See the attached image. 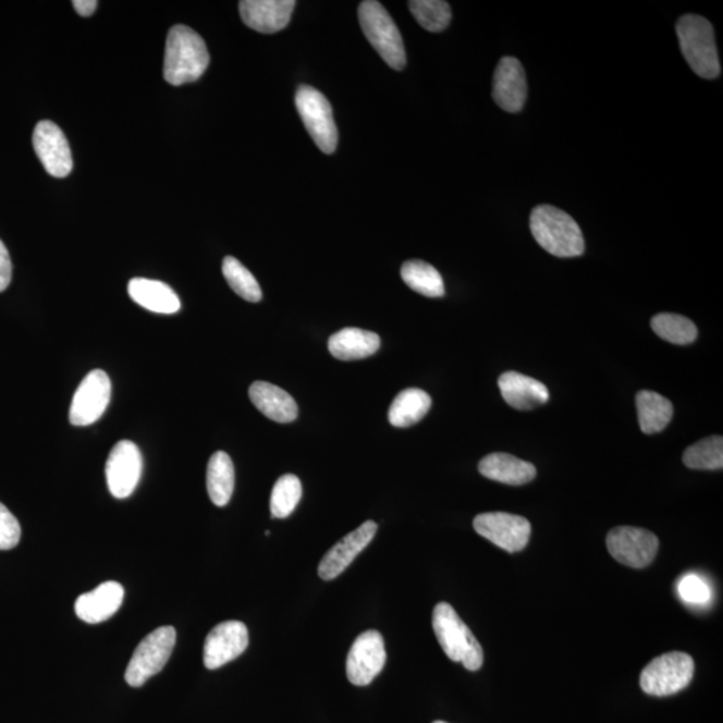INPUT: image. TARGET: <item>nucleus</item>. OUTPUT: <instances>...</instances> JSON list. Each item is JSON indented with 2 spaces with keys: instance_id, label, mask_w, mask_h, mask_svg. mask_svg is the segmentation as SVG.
I'll return each mask as SVG.
<instances>
[{
  "instance_id": "f704fd0d",
  "label": "nucleus",
  "mask_w": 723,
  "mask_h": 723,
  "mask_svg": "<svg viewBox=\"0 0 723 723\" xmlns=\"http://www.w3.org/2000/svg\"><path fill=\"white\" fill-rule=\"evenodd\" d=\"M21 534L20 522L0 503V551L13 550L20 544Z\"/></svg>"
},
{
  "instance_id": "2f4dec72",
  "label": "nucleus",
  "mask_w": 723,
  "mask_h": 723,
  "mask_svg": "<svg viewBox=\"0 0 723 723\" xmlns=\"http://www.w3.org/2000/svg\"><path fill=\"white\" fill-rule=\"evenodd\" d=\"M409 9L419 25L430 33L444 32L452 21L451 5L442 0H413Z\"/></svg>"
},
{
  "instance_id": "4be33fe9",
  "label": "nucleus",
  "mask_w": 723,
  "mask_h": 723,
  "mask_svg": "<svg viewBox=\"0 0 723 723\" xmlns=\"http://www.w3.org/2000/svg\"><path fill=\"white\" fill-rule=\"evenodd\" d=\"M249 399L267 418L279 424L293 422L297 405L293 396L275 384L258 381L250 384Z\"/></svg>"
},
{
  "instance_id": "5701e85b",
  "label": "nucleus",
  "mask_w": 723,
  "mask_h": 723,
  "mask_svg": "<svg viewBox=\"0 0 723 723\" xmlns=\"http://www.w3.org/2000/svg\"><path fill=\"white\" fill-rule=\"evenodd\" d=\"M127 293L133 302L151 313L171 315L181 308L177 294L159 280L134 278L127 284Z\"/></svg>"
},
{
  "instance_id": "39448f33",
  "label": "nucleus",
  "mask_w": 723,
  "mask_h": 723,
  "mask_svg": "<svg viewBox=\"0 0 723 723\" xmlns=\"http://www.w3.org/2000/svg\"><path fill=\"white\" fill-rule=\"evenodd\" d=\"M362 32L382 60L394 70L406 66V51L399 27L388 10L376 0L362 2L358 9Z\"/></svg>"
},
{
  "instance_id": "e433bc0d",
  "label": "nucleus",
  "mask_w": 723,
  "mask_h": 723,
  "mask_svg": "<svg viewBox=\"0 0 723 723\" xmlns=\"http://www.w3.org/2000/svg\"><path fill=\"white\" fill-rule=\"evenodd\" d=\"M72 4L81 16H91L97 10L98 2L96 0H73Z\"/></svg>"
},
{
  "instance_id": "2eb2a0df",
  "label": "nucleus",
  "mask_w": 723,
  "mask_h": 723,
  "mask_svg": "<svg viewBox=\"0 0 723 723\" xmlns=\"http://www.w3.org/2000/svg\"><path fill=\"white\" fill-rule=\"evenodd\" d=\"M248 629L238 621H226L212 628L204 644V664L209 670L220 669L235 661L247 650Z\"/></svg>"
},
{
  "instance_id": "b1692460",
  "label": "nucleus",
  "mask_w": 723,
  "mask_h": 723,
  "mask_svg": "<svg viewBox=\"0 0 723 723\" xmlns=\"http://www.w3.org/2000/svg\"><path fill=\"white\" fill-rule=\"evenodd\" d=\"M381 340L376 332L347 328L338 331L329 340L332 357L341 360H355L370 357L378 352Z\"/></svg>"
},
{
  "instance_id": "412c9836",
  "label": "nucleus",
  "mask_w": 723,
  "mask_h": 723,
  "mask_svg": "<svg viewBox=\"0 0 723 723\" xmlns=\"http://www.w3.org/2000/svg\"><path fill=\"white\" fill-rule=\"evenodd\" d=\"M478 470L489 480L515 487L526 486L538 475L534 464L506 453H492L483 457Z\"/></svg>"
},
{
  "instance_id": "ddd939ff",
  "label": "nucleus",
  "mask_w": 723,
  "mask_h": 723,
  "mask_svg": "<svg viewBox=\"0 0 723 723\" xmlns=\"http://www.w3.org/2000/svg\"><path fill=\"white\" fill-rule=\"evenodd\" d=\"M109 492L115 499H127L137 488L143 475V454L132 441H120L113 446L107 461Z\"/></svg>"
},
{
  "instance_id": "473e14b6",
  "label": "nucleus",
  "mask_w": 723,
  "mask_h": 723,
  "mask_svg": "<svg viewBox=\"0 0 723 723\" xmlns=\"http://www.w3.org/2000/svg\"><path fill=\"white\" fill-rule=\"evenodd\" d=\"M302 499V483L294 475H284L279 478L271 494V515L275 518H285L293 513Z\"/></svg>"
},
{
  "instance_id": "dca6fc26",
  "label": "nucleus",
  "mask_w": 723,
  "mask_h": 723,
  "mask_svg": "<svg viewBox=\"0 0 723 723\" xmlns=\"http://www.w3.org/2000/svg\"><path fill=\"white\" fill-rule=\"evenodd\" d=\"M377 529L378 526L375 522H366L359 528L346 535L341 541H338L320 562L319 576L323 580H334L345 573L355 557L375 539Z\"/></svg>"
},
{
  "instance_id": "c85d7f7f",
  "label": "nucleus",
  "mask_w": 723,
  "mask_h": 723,
  "mask_svg": "<svg viewBox=\"0 0 723 723\" xmlns=\"http://www.w3.org/2000/svg\"><path fill=\"white\" fill-rule=\"evenodd\" d=\"M651 328L662 340L679 346L690 345L698 336L697 326L678 314L655 315L651 320Z\"/></svg>"
},
{
  "instance_id": "f03ea898",
  "label": "nucleus",
  "mask_w": 723,
  "mask_h": 723,
  "mask_svg": "<svg viewBox=\"0 0 723 723\" xmlns=\"http://www.w3.org/2000/svg\"><path fill=\"white\" fill-rule=\"evenodd\" d=\"M530 232L548 254L557 258H576L585 254L586 244L580 226L562 209L536 207L530 215Z\"/></svg>"
},
{
  "instance_id": "c756f323",
  "label": "nucleus",
  "mask_w": 723,
  "mask_h": 723,
  "mask_svg": "<svg viewBox=\"0 0 723 723\" xmlns=\"http://www.w3.org/2000/svg\"><path fill=\"white\" fill-rule=\"evenodd\" d=\"M684 464L690 469L721 470L723 468L722 437H708L687 448L684 453Z\"/></svg>"
},
{
  "instance_id": "423d86ee",
  "label": "nucleus",
  "mask_w": 723,
  "mask_h": 723,
  "mask_svg": "<svg viewBox=\"0 0 723 723\" xmlns=\"http://www.w3.org/2000/svg\"><path fill=\"white\" fill-rule=\"evenodd\" d=\"M696 664L686 652H667L651 661L640 674V687L654 697H669L686 689L693 681Z\"/></svg>"
},
{
  "instance_id": "6ab92c4d",
  "label": "nucleus",
  "mask_w": 723,
  "mask_h": 723,
  "mask_svg": "<svg viewBox=\"0 0 723 723\" xmlns=\"http://www.w3.org/2000/svg\"><path fill=\"white\" fill-rule=\"evenodd\" d=\"M124 587L117 581H105L96 590L81 595L75 602V614L81 621L97 625L112 617L124 602Z\"/></svg>"
},
{
  "instance_id": "9d476101",
  "label": "nucleus",
  "mask_w": 723,
  "mask_h": 723,
  "mask_svg": "<svg viewBox=\"0 0 723 723\" xmlns=\"http://www.w3.org/2000/svg\"><path fill=\"white\" fill-rule=\"evenodd\" d=\"M474 527L482 538L510 553L523 551L532 532L526 517L505 512L481 513L475 518Z\"/></svg>"
},
{
  "instance_id": "393cba45",
  "label": "nucleus",
  "mask_w": 723,
  "mask_h": 723,
  "mask_svg": "<svg viewBox=\"0 0 723 723\" xmlns=\"http://www.w3.org/2000/svg\"><path fill=\"white\" fill-rule=\"evenodd\" d=\"M637 409L639 427L645 434H655L666 429L674 414L672 402L649 390H641L637 394Z\"/></svg>"
},
{
  "instance_id": "4468645a",
  "label": "nucleus",
  "mask_w": 723,
  "mask_h": 723,
  "mask_svg": "<svg viewBox=\"0 0 723 723\" xmlns=\"http://www.w3.org/2000/svg\"><path fill=\"white\" fill-rule=\"evenodd\" d=\"M35 154L52 177H68L73 171L72 150L65 134L51 121H40L33 134Z\"/></svg>"
},
{
  "instance_id": "aec40b11",
  "label": "nucleus",
  "mask_w": 723,
  "mask_h": 723,
  "mask_svg": "<svg viewBox=\"0 0 723 723\" xmlns=\"http://www.w3.org/2000/svg\"><path fill=\"white\" fill-rule=\"evenodd\" d=\"M499 388L506 404L517 410H532L550 400L544 383L517 371L504 372L499 378Z\"/></svg>"
},
{
  "instance_id": "a211bd4d",
  "label": "nucleus",
  "mask_w": 723,
  "mask_h": 723,
  "mask_svg": "<svg viewBox=\"0 0 723 723\" xmlns=\"http://www.w3.org/2000/svg\"><path fill=\"white\" fill-rule=\"evenodd\" d=\"M296 3L294 0H243L238 3L242 21L261 34L282 32L287 27Z\"/></svg>"
},
{
  "instance_id": "7c9ffc66",
  "label": "nucleus",
  "mask_w": 723,
  "mask_h": 723,
  "mask_svg": "<svg viewBox=\"0 0 723 723\" xmlns=\"http://www.w3.org/2000/svg\"><path fill=\"white\" fill-rule=\"evenodd\" d=\"M223 275L230 287L244 301L253 303L261 301L264 294L258 280L233 256H226L223 260Z\"/></svg>"
},
{
  "instance_id": "20e7f679",
  "label": "nucleus",
  "mask_w": 723,
  "mask_h": 723,
  "mask_svg": "<svg viewBox=\"0 0 723 723\" xmlns=\"http://www.w3.org/2000/svg\"><path fill=\"white\" fill-rule=\"evenodd\" d=\"M682 54L693 72L704 79H714L721 74L719 50L714 28L699 15H684L676 23Z\"/></svg>"
},
{
  "instance_id": "7ed1b4c3",
  "label": "nucleus",
  "mask_w": 723,
  "mask_h": 723,
  "mask_svg": "<svg viewBox=\"0 0 723 723\" xmlns=\"http://www.w3.org/2000/svg\"><path fill=\"white\" fill-rule=\"evenodd\" d=\"M433 629L442 650L453 662L463 663L469 672L482 667L483 651L470 628L451 604L442 602L433 611Z\"/></svg>"
},
{
  "instance_id": "cd10ccee",
  "label": "nucleus",
  "mask_w": 723,
  "mask_h": 723,
  "mask_svg": "<svg viewBox=\"0 0 723 723\" xmlns=\"http://www.w3.org/2000/svg\"><path fill=\"white\" fill-rule=\"evenodd\" d=\"M401 277L407 287L428 297L445 295L444 280L440 272L422 260L406 261L401 268Z\"/></svg>"
},
{
  "instance_id": "1a4fd4ad",
  "label": "nucleus",
  "mask_w": 723,
  "mask_h": 723,
  "mask_svg": "<svg viewBox=\"0 0 723 723\" xmlns=\"http://www.w3.org/2000/svg\"><path fill=\"white\" fill-rule=\"evenodd\" d=\"M112 399V382L107 372L93 370L79 383L70 406L69 419L74 427H89L102 417Z\"/></svg>"
},
{
  "instance_id": "6e6552de",
  "label": "nucleus",
  "mask_w": 723,
  "mask_h": 723,
  "mask_svg": "<svg viewBox=\"0 0 723 723\" xmlns=\"http://www.w3.org/2000/svg\"><path fill=\"white\" fill-rule=\"evenodd\" d=\"M176 645V629L171 626L160 627L151 632L134 650L127 664L125 679L132 687H142L159 674L172 655Z\"/></svg>"
},
{
  "instance_id": "bb28decb",
  "label": "nucleus",
  "mask_w": 723,
  "mask_h": 723,
  "mask_svg": "<svg viewBox=\"0 0 723 723\" xmlns=\"http://www.w3.org/2000/svg\"><path fill=\"white\" fill-rule=\"evenodd\" d=\"M235 488V468L229 454L216 452L208 463L207 489L209 499L218 506L230 503Z\"/></svg>"
},
{
  "instance_id": "a878e982",
  "label": "nucleus",
  "mask_w": 723,
  "mask_h": 723,
  "mask_svg": "<svg viewBox=\"0 0 723 723\" xmlns=\"http://www.w3.org/2000/svg\"><path fill=\"white\" fill-rule=\"evenodd\" d=\"M431 399L419 389H406L396 395L389 410V421L395 428H409L427 416Z\"/></svg>"
},
{
  "instance_id": "4c0bfd02",
  "label": "nucleus",
  "mask_w": 723,
  "mask_h": 723,
  "mask_svg": "<svg viewBox=\"0 0 723 723\" xmlns=\"http://www.w3.org/2000/svg\"><path fill=\"white\" fill-rule=\"evenodd\" d=\"M433 723H448V722H444V721H436V722H433Z\"/></svg>"
},
{
  "instance_id": "72a5a7b5",
  "label": "nucleus",
  "mask_w": 723,
  "mask_h": 723,
  "mask_svg": "<svg viewBox=\"0 0 723 723\" xmlns=\"http://www.w3.org/2000/svg\"><path fill=\"white\" fill-rule=\"evenodd\" d=\"M678 592L686 603L707 604L711 598L708 583L697 575L682 577L678 583Z\"/></svg>"
},
{
  "instance_id": "f8f14e48",
  "label": "nucleus",
  "mask_w": 723,
  "mask_h": 723,
  "mask_svg": "<svg viewBox=\"0 0 723 723\" xmlns=\"http://www.w3.org/2000/svg\"><path fill=\"white\" fill-rule=\"evenodd\" d=\"M387 663V650L381 634L369 629L355 639L348 651L346 674L355 686H367L377 678Z\"/></svg>"
},
{
  "instance_id": "f257e3e1",
  "label": "nucleus",
  "mask_w": 723,
  "mask_h": 723,
  "mask_svg": "<svg viewBox=\"0 0 723 723\" xmlns=\"http://www.w3.org/2000/svg\"><path fill=\"white\" fill-rule=\"evenodd\" d=\"M206 42L195 30L176 25L168 33L166 45L164 78L168 84L181 86L195 83L209 66Z\"/></svg>"
},
{
  "instance_id": "0eeeda50",
  "label": "nucleus",
  "mask_w": 723,
  "mask_h": 723,
  "mask_svg": "<svg viewBox=\"0 0 723 723\" xmlns=\"http://www.w3.org/2000/svg\"><path fill=\"white\" fill-rule=\"evenodd\" d=\"M295 105L317 147L326 155L334 154L338 130L329 99L313 86L301 85L296 90Z\"/></svg>"
},
{
  "instance_id": "c9c22d12",
  "label": "nucleus",
  "mask_w": 723,
  "mask_h": 723,
  "mask_svg": "<svg viewBox=\"0 0 723 723\" xmlns=\"http://www.w3.org/2000/svg\"><path fill=\"white\" fill-rule=\"evenodd\" d=\"M11 278H13V264H11V258L8 248H5L4 243L0 241V293L8 290Z\"/></svg>"
},
{
  "instance_id": "f3484780",
  "label": "nucleus",
  "mask_w": 723,
  "mask_h": 723,
  "mask_svg": "<svg viewBox=\"0 0 723 723\" xmlns=\"http://www.w3.org/2000/svg\"><path fill=\"white\" fill-rule=\"evenodd\" d=\"M527 77L517 58L504 57L495 68L492 96L505 112L518 113L527 101Z\"/></svg>"
},
{
  "instance_id": "9b49d317",
  "label": "nucleus",
  "mask_w": 723,
  "mask_h": 723,
  "mask_svg": "<svg viewBox=\"0 0 723 723\" xmlns=\"http://www.w3.org/2000/svg\"><path fill=\"white\" fill-rule=\"evenodd\" d=\"M659 548L657 536L650 530L635 527H617L608 535L611 556L632 568H645L654 562Z\"/></svg>"
}]
</instances>
